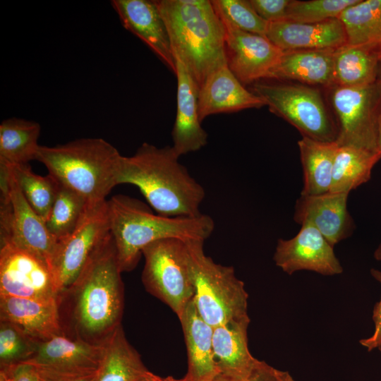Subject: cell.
I'll use <instances>...</instances> for the list:
<instances>
[{"instance_id": "d6986e66", "label": "cell", "mask_w": 381, "mask_h": 381, "mask_svg": "<svg viewBox=\"0 0 381 381\" xmlns=\"http://www.w3.org/2000/svg\"><path fill=\"white\" fill-rule=\"evenodd\" d=\"M265 37L282 51L336 49L347 44L339 18L314 23L288 20L269 23Z\"/></svg>"}, {"instance_id": "ab89813d", "label": "cell", "mask_w": 381, "mask_h": 381, "mask_svg": "<svg viewBox=\"0 0 381 381\" xmlns=\"http://www.w3.org/2000/svg\"><path fill=\"white\" fill-rule=\"evenodd\" d=\"M39 370L40 381H93L95 374L92 375H64Z\"/></svg>"}, {"instance_id": "8992f818", "label": "cell", "mask_w": 381, "mask_h": 381, "mask_svg": "<svg viewBox=\"0 0 381 381\" xmlns=\"http://www.w3.org/2000/svg\"><path fill=\"white\" fill-rule=\"evenodd\" d=\"M203 241H186L194 302L202 319L213 328L248 318V294L231 266L216 263L207 256Z\"/></svg>"}, {"instance_id": "e0dca14e", "label": "cell", "mask_w": 381, "mask_h": 381, "mask_svg": "<svg viewBox=\"0 0 381 381\" xmlns=\"http://www.w3.org/2000/svg\"><path fill=\"white\" fill-rule=\"evenodd\" d=\"M122 25L136 35L174 73V58L168 31L156 1L112 0Z\"/></svg>"}, {"instance_id": "2e32d148", "label": "cell", "mask_w": 381, "mask_h": 381, "mask_svg": "<svg viewBox=\"0 0 381 381\" xmlns=\"http://www.w3.org/2000/svg\"><path fill=\"white\" fill-rule=\"evenodd\" d=\"M349 194L329 191L301 195L296 202L294 220L301 226H313L334 247L349 237L355 229L354 221L347 210Z\"/></svg>"}, {"instance_id": "f1b7e54d", "label": "cell", "mask_w": 381, "mask_h": 381, "mask_svg": "<svg viewBox=\"0 0 381 381\" xmlns=\"http://www.w3.org/2000/svg\"><path fill=\"white\" fill-rule=\"evenodd\" d=\"M40 125L34 121L9 118L0 124V161L28 164L36 159L40 148Z\"/></svg>"}, {"instance_id": "f6af8a7d", "label": "cell", "mask_w": 381, "mask_h": 381, "mask_svg": "<svg viewBox=\"0 0 381 381\" xmlns=\"http://www.w3.org/2000/svg\"><path fill=\"white\" fill-rule=\"evenodd\" d=\"M376 83L380 90V96H381V58H380V66H379L378 76H377V80Z\"/></svg>"}, {"instance_id": "4dcf8cb0", "label": "cell", "mask_w": 381, "mask_h": 381, "mask_svg": "<svg viewBox=\"0 0 381 381\" xmlns=\"http://www.w3.org/2000/svg\"><path fill=\"white\" fill-rule=\"evenodd\" d=\"M88 205L83 196L59 183L55 199L45 219L48 231L57 242L75 229Z\"/></svg>"}, {"instance_id": "52a82bcc", "label": "cell", "mask_w": 381, "mask_h": 381, "mask_svg": "<svg viewBox=\"0 0 381 381\" xmlns=\"http://www.w3.org/2000/svg\"><path fill=\"white\" fill-rule=\"evenodd\" d=\"M252 92L273 114L302 135L321 142H336L338 128L318 88L303 84L255 82Z\"/></svg>"}, {"instance_id": "ba28073f", "label": "cell", "mask_w": 381, "mask_h": 381, "mask_svg": "<svg viewBox=\"0 0 381 381\" xmlns=\"http://www.w3.org/2000/svg\"><path fill=\"white\" fill-rule=\"evenodd\" d=\"M145 265L143 283L179 318L194 298L186 241L164 238L154 241L142 250Z\"/></svg>"}, {"instance_id": "9c48e42d", "label": "cell", "mask_w": 381, "mask_h": 381, "mask_svg": "<svg viewBox=\"0 0 381 381\" xmlns=\"http://www.w3.org/2000/svg\"><path fill=\"white\" fill-rule=\"evenodd\" d=\"M1 243H10L49 264L58 242L30 207L8 166L0 162Z\"/></svg>"}, {"instance_id": "8d00e7d4", "label": "cell", "mask_w": 381, "mask_h": 381, "mask_svg": "<svg viewBox=\"0 0 381 381\" xmlns=\"http://www.w3.org/2000/svg\"><path fill=\"white\" fill-rule=\"evenodd\" d=\"M213 381H277V369L259 361L249 373L242 377H230L219 373Z\"/></svg>"}, {"instance_id": "b9f144b4", "label": "cell", "mask_w": 381, "mask_h": 381, "mask_svg": "<svg viewBox=\"0 0 381 381\" xmlns=\"http://www.w3.org/2000/svg\"><path fill=\"white\" fill-rule=\"evenodd\" d=\"M277 381H296L290 373L287 371H282L277 369Z\"/></svg>"}, {"instance_id": "ee69618b", "label": "cell", "mask_w": 381, "mask_h": 381, "mask_svg": "<svg viewBox=\"0 0 381 381\" xmlns=\"http://www.w3.org/2000/svg\"><path fill=\"white\" fill-rule=\"evenodd\" d=\"M374 258L376 260L381 261V242L374 252Z\"/></svg>"}, {"instance_id": "4316f807", "label": "cell", "mask_w": 381, "mask_h": 381, "mask_svg": "<svg viewBox=\"0 0 381 381\" xmlns=\"http://www.w3.org/2000/svg\"><path fill=\"white\" fill-rule=\"evenodd\" d=\"M148 372L121 325L104 344L103 357L93 381H137Z\"/></svg>"}, {"instance_id": "3957f363", "label": "cell", "mask_w": 381, "mask_h": 381, "mask_svg": "<svg viewBox=\"0 0 381 381\" xmlns=\"http://www.w3.org/2000/svg\"><path fill=\"white\" fill-rule=\"evenodd\" d=\"M110 233L121 272L137 265L143 249L164 238L205 241L214 229L213 219L205 214L194 217H166L155 214L145 203L125 195L107 200Z\"/></svg>"}, {"instance_id": "484cf974", "label": "cell", "mask_w": 381, "mask_h": 381, "mask_svg": "<svg viewBox=\"0 0 381 381\" xmlns=\"http://www.w3.org/2000/svg\"><path fill=\"white\" fill-rule=\"evenodd\" d=\"M298 146L303 174L301 195H313L329 192L339 147L337 143L302 137Z\"/></svg>"}, {"instance_id": "8fae6325", "label": "cell", "mask_w": 381, "mask_h": 381, "mask_svg": "<svg viewBox=\"0 0 381 381\" xmlns=\"http://www.w3.org/2000/svg\"><path fill=\"white\" fill-rule=\"evenodd\" d=\"M110 234L107 200L89 203L75 229L58 242L51 260L56 296L75 282Z\"/></svg>"}, {"instance_id": "c3c4849f", "label": "cell", "mask_w": 381, "mask_h": 381, "mask_svg": "<svg viewBox=\"0 0 381 381\" xmlns=\"http://www.w3.org/2000/svg\"><path fill=\"white\" fill-rule=\"evenodd\" d=\"M377 349H379V351H380V353H381V346H380V347H379V348H378Z\"/></svg>"}, {"instance_id": "d590c367", "label": "cell", "mask_w": 381, "mask_h": 381, "mask_svg": "<svg viewBox=\"0 0 381 381\" xmlns=\"http://www.w3.org/2000/svg\"><path fill=\"white\" fill-rule=\"evenodd\" d=\"M253 9L263 20L273 23L286 20L289 0H249Z\"/></svg>"}, {"instance_id": "d4e9b609", "label": "cell", "mask_w": 381, "mask_h": 381, "mask_svg": "<svg viewBox=\"0 0 381 381\" xmlns=\"http://www.w3.org/2000/svg\"><path fill=\"white\" fill-rule=\"evenodd\" d=\"M381 58V44L343 45L334 51V85L363 86L377 82Z\"/></svg>"}, {"instance_id": "f546056e", "label": "cell", "mask_w": 381, "mask_h": 381, "mask_svg": "<svg viewBox=\"0 0 381 381\" xmlns=\"http://www.w3.org/2000/svg\"><path fill=\"white\" fill-rule=\"evenodd\" d=\"M341 20L350 45L381 44V0H358L344 10Z\"/></svg>"}, {"instance_id": "e575fe53", "label": "cell", "mask_w": 381, "mask_h": 381, "mask_svg": "<svg viewBox=\"0 0 381 381\" xmlns=\"http://www.w3.org/2000/svg\"><path fill=\"white\" fill-rule=\"evenodd\" d=\"M37 342L14 325L0 320V365L8 367L28 361Z\"/></svg>"}, {"instance_id": "6da1fadb", "label": "cell", "mask_w": 381, "mask_h": 381, "mask_svg": "<svg viewBox=\"0 0 381 381\" xmlns=\"http://www.w3.org/2000/svg\"><path fill=\"white\" fill-rule=\"evenodd\" d=\"M111 234L75 282L56 296L63 334L104 345L121 325L123 285Z\"/></svg>"}, {"instance_id": "60d3db41", "label": "cell", "mask_w": 381, "mask_h": 381, "mask_svg": "<svg viewBox=\"0 0 381 381\" xmlns=\"http://www.w3.org/2000/svg\"><path fill=\"white\" fill-rule=\"evenodd\" d=\"M137 381H167V379L159 377L149 371Z\"/></svg>"}, {"instance_id": "d6a6232c", "label": "cell", "mask_w": 381, "mask_h": 381, "mask_svg": "<svg viewBox=\"0 0 381 381\" xmlns=\"http://www.w3.org/2000/svg\"><path fill=\"white\" fill-rule=\"evenodd\" d=\"M219 18L243 31L266 35L269 23L263 20L246 0H212Z\"/></svg>"}, {"instance_id": "7c38bea8", "label": "cell", "mask_w": 381, "mask_h": 381, "mask_svg": "<svg viewBox=\"0 0 381 381\" xmlns=\"http://www.w3.org/2000/svg\"><path fill=\"white\" fill-rule=\"evenodd\" d=\"M0 295L56 300L54 279L47 263L10 243H1Z\"/></svg>"}, {"instance_id": "ac0fdd59", "label": "cell", "mask_w": 381, "mask_h": 381, "mask_svg": "<svg viewBox=\"0 0 381 381\" xmlns=\"http://www.w3.org/2000/svg\"><path fill=\"white\" fill-rule=\"evenodd\" d=\"M176 59V114L171 136L173 148L181 156L200 150L207 143V133L198 113V87L184 64Z\"/></svg>"}, {"instance_id": "44dd1931", "label": "cell", "mask_w": 381, "mask_h": 381, "mask_svg": "<svg viewBox=\"0 0 381 381\" xmlns=\"http://www.w3.org/2000/svg\"><path fill=\"white\" fill-rule=\"evenodd\" d=\"M0 320L14 325L36 342L62 334L56 300L0 295Z\"/></svg>"}, {"instance_id": "5b68a950", "label": "cell", "mask_w": 381, "mask_h": 381, "mask_svg": "<svg viewBox=\"0 0 381 381\" xmlns=\"http://www.w3.org/2000/svg\"><path fill=\"white\" fill-rule=\"evenodd\" d=\"M122 156L102 138H79L55 146L40 145L36 160L63 186L89 203L107 200L118 185Z\"/></svg>"}, {"instance_id": "7402d4cb", "label": "cell", "mask_w": 381, "mask_h": 381, "mask_svg": "<svg viewBox=\"0 0 381 381\" xmlns=\"http://www.w3.org/2000/svg\"><path fill=\"white\" fill-rule=\"evenodd\" d=\"M188 355L190 381H213L219 373L213 351V327L199 314L193 298L179 318Z\"/></svg>"}, {"instance_id": "9a60e30c", "label": "cell", "mask_w": 381, "mask_h": 381, "mask_svg": "<svg viewBox=\"0 0 381 381\" xmlns=\"http://www.w3.org/2000/svg\"><path fill=\"white\" fill-rule=\"evenodd\" d=\"M104 345H94L63 334L38 341L26 361L38 370L64 375L95 374L102 359Z\"/></svg>"}, {"instance_id": "603a6c76", "label": "cell", "mask_w": 381, "mask_h": 381, "mask_svg": "<svg viewBox=\"0 0 381 381\" xmlns=\"http://www.w3.org/2000/svg\"><path fill=\"white\" fill-rule=\"evenodd\" d=\"M249 323L248 317L213 328V351L219 373L242 377L249 373L258 361L248 348Z\"/></svg>"}, {"instance_id": "5bb4252c", "label": "cell", "mask_w": 381, "mask_h": 381, "mask_svg": "<svg viewBox=\"0 0 381 381\" xmlns=\"http://www.w3.org/2000/svg\"><path fill=\"white\" fill-rule=\"evenodd\" d=\"M222 22L226 32L227 64L235 76L242 84L268 78L283 51L265 36Z\"/></svg>"}, {"instance_id": "7bdbcfd3", "label": "cell", "mask_w": 381, "mask_h": 381, "mask_svg": "<svg viewBox=\"0 0 381 381\" xmlns=\"http://www.w3.org/2000/svg\"><path fill=\"white\" fill-rule=\"evenodd\" d=\"M0 381H11L10 374L4 368H1L0 370Z\"/></svg>"}, {"instance_id": "83f0119b", "label": "cell", "mask_w": 381, "mask_h": 381, "mask_svg": "<svg viewBox=\"0 0 381 381\" xmlns=\"http://www.w3.org/2000/svg\"><path fill=\"white\" fill-rule=\"evenodd\" d=\"M381 159L379 152L353 146H339L333 166L329 192H347L367 183Z\"/></svg>"}, {"instance_id": "836d02e7", "label": "cell", "mask_w": 381, "mask_h": 381, "mask_svg": "<svg viewBox=\"0 0 381 381\" xmlns=\"http://www.w3.org/2000/svg\"><path fill=\"white\" fill-rule=\"evenodd\" d=\"M358 0H310L290 1L286 20L314 23L338 18L347 7Z\"/></svg>"}, {"instance_id": "277c9868", "label": "cell", "mask_w": 381, "mask_h": 381, "mask_svg": "<svg viewBox=\"0 0 381 381\" xmlns=\"http://www.w3.org/2000/svg\"><path fill=\"white\" fill-rule=\"evenodd\" d=\"M175 59L200 88L206 78L227 64L226 32L208 0L156 1Z\"/></svg>"}, {"instance_id": "f35d334b", "label": "cell", "mask_w": 381, "mask_h": 381, "mask_svg": "<svg viewBox=\"0 0 381 381\" xmlns=\"http://www.w3.org/2000/svg\"><path fill=\"white\" fill-rule=\"evenodd\" d=\"M10 374L11 381H40L38 369L28 363H19L4 367Z\"/></svg>"}, {"instance_id": "ffe728a7", "label": "cell", "mask_w": 381, "mask_h": 381, "mask_svg": "<svg viewBox=\"0 0 381 381\" xmlns=\"http://www.w3.org/2000/svg\"><path fill=\"white\" fill-rule=\"evenodd\" d=\"M263 106H265V102L243 86L228 64L212 72L198 92V113L201 122L212 114L259 109Z\"/></svg>"}, {"instance_id": "7dc6e473", "label": "cell", "mask_w": 381, "mask_h": 381, "mask_svg": "<svg viewBox=\"0 0 381 381\" xmlns=\"http://www.w3.org/2000/svg\"><path fill=\"white\" fill-rule=\"evenodd\" d=\"M167 381H190L186 375L181 379H175L172 377H167Z\"/></svg>"}, {"instance_id": "cb8c5ba5", "label": "cell", "mask_w": 381, "mask_h": 381, "mask_svg": "<svg viewBox=\"0 0 381 381\" xmlns=\"http://www.w3.org/2000/svg\"><path fill=\"white\" fill-rule=\"evenodd\" d=\"M334 49H303L283 52L268 79L295 80L309 86L334 85Z\"/></svg>"}, {"instance_id": "74e56055", "label": "cell", "mask_w": 381, "mask_h": 381, "mask_svg": "<svg viewBox=\"0 0 381 381\" xmlns=\"http://www.w3.org/2000/svg\"><path fill=\"white\" fill-rule=\"evenodd\" d=\"M372 277L381 285V270L372 268ZM375 325L374 332L372 336L360 340V344L368 351H371L381 346V296L380 301L375 303L372 315Z\"/></svg>"}, {"instance_id": "7a4b0ae2", "label": "cell", "mask_w": 381, "mask_h": 381, "mask_svg": "<svg viewBox=\"0 0 381 381\" xmlns=\"http://www.w3.org/2000/svg\"><path fill=\"white\" fill-rule=\"evenodd\" d=\"M179 157L172 146L144 143L134 155L122 156L118 185L137 186L160 215H199L205 189L180 163Z\"/></svg>"}, {"instance_id": "4fadbf2b", "label": "cell", "mask_w": 381, "mask_h": 381, "mask_svg": "<svg viewBox=\"0 0 381 381\" xmlns=\"http://www.w3.org/2000/svg\"><path fill=\"white\" fill-rule=\"evenodd\" d=\"M275 265L288 274L312 271L324 276L342 273L334 247L315 227L303 224L290 239L278 240L273 256Z\"/></svg>"}, {"instance_id": "1f68e13d", "label": "cell", "mask_w": 381, "mask_h": 381, "mask_svg": "<svg viewBox=\"0 0 381 381\" xmlns=\"http://www.w3.org/2000/svg\"><path fill=\"white\" fill-rule=\"evenodd\" d=\"M6 164L14 176L25 200L44 221L55 199L59 183L49 174H35L29 164Z\"/></svg>"}, {"instance_id": "30bf717a", "label": "cell", "mask_w": 381, "mask_h": 381, "mask_svg": "<svg viewBox=\"0 0 381 381\" xmlns=\"http://www.w3.org/2000/svg\"><path fill=\"white\" fill-rule=\"evenodd\" d=\"M328 88L338 128L337 145L379 152L381 96L377 83L356 87L333 85Z\"/></svg>"}, {"instance_id": "bcb514c9", "label": "cell", "mask_w": 381, "mask_h": 381, "mask_svg": "<svg viewBox=\"0 0 381 381\" xmlns=\"http://www.w3.org/2000/svg\"><path fill=\"white\" fill-rule=\"evenodd\" d=\"M377 147H378V151L381 154V119H380V126H379V131H378Z\"/></svg>"}]
</instances>
